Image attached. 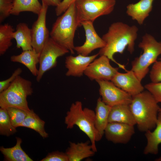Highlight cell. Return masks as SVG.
<instances>
[{"label":"cell","instance_id":"cell-23","mask_svg":"<svg viewBox=\"0 0 161 161\" xmlns=\"http://www.w3.org/2000/svg\"><path fill=\"white\" fill-rule=\"evenodd\" d=\"M17 142L13 147L5 148L1 146L0 151L3 154L5 160L8 161H32L33 160L22 149L21 139L16 137Z\"/></svg>","mask_w":161,"mask_h":161},{"label":"cell","instance_id":"cell-13","mask_svg":"<svg viewBox=\"0 0 161 161\" xmlns=\"http://www.w3.org/2000/svg\"><path fill=\"white\" fill-rule=\"evenodd\" d=\"M111 81L132 97L141 93L144 89L141 81L131 70L124 73L118 72Z\"/></svg>","mask_w":161,"mask_h":161},{"label":"cell","instance_id":"cell-18","mask_svg":"<svg viewBox=\"0 0 161 161\" xmlns=\"http://www.w3.org/2000/svg\"><path fill=\"white\" fill-rule=\"evenodd\" d=\"M109 123L118 122L132 126L136 124L129 105L120 104L111 107Z\"/></svg>","mask_w":161,"mask_h":161},{"label":"cell","instance_id":"cell-31","mask_svg":"<svg viewBox=\"0 0 161 161\" xmlns=\"http://www.w3.org/2000/svg\"><path fill=\"white\" fill-rule=\"evenodd\" d=\"M149 77L152 82H161V60L157 61L153 64L150 72Z\"/></svg>","mask_w":161,"mask_h":161},{"label":"cell","instance_id":"cell-12","mask_svg":"<svg viewBox=\"0 0 161 161\" xmlns=\"http://www.w3.org/2000/svg\"><path fill=\"white\" fill-rule=\"evenodd\" d=\"M84 28L86 40L80 46L75 47V51L78 54L85 56L88 55L94 50L104 47L106 43L102 38L97 33L93 25V22L86 21L82 22L81 26Z\"/></svg>","mask_w":161,"mask_h":161},{"label":"cell","instance_id":"cell-25","mask_svg":"<svg viewBox=\"0 0 161 161\" xmlns=\"http://www.w3.org/2000/svg\"><path fill=\"white\" fill-rule=\"evenodd\" d=\"M45 122L41 119L33 110H30L22 123L21 127L32 129L38 133L43 138L48 137V134L44 129Z\"/></svg>","mask_w":161,"mask_h":161},{"label":"cell","instance_id":"cell-24","mask_svg":"<svg viewBox=\"0 0 161 161\" xmlns=\"http://www.w3.org/2000/svg\"><path fill=\"white\" fill-rule=\"evenodd\" d=\"M38 0H13V5L10 14L18 16L23 12H32L38 15L42 8Z\"/></svg>","mask_w":161,"mask_h":161},{"label":"cell","instance_id":"cell-14","mask_svg":"<svg viewBox=\"0 0 161 161\" xmlns=\"http://www.w3.org/2000/svg\"><path fill=\"white\" fill-rule=\"evenodd\" d=\"M135 133L134 126L118 122L109 123L104 131L106 139L114 143L126 144Z\"/></svg>","mask_w":161,"mask_h":161},{"label":"cell","instance_id":"cell-4","mask_svg":"<svg viewBox=\"0 0 161 161\" xmlns=\"http://www.w3.org/2000/svg\"><path fill=\"white\" fill-rule=\"evenodd\" d=\"M79 27L74 3L56 20L50 32V37L73 54L75 53V33L77 28Z\"/></svg>","mask_w":161,"mask_h":161},{"label":"cell","instance_id":"cell-3","mask_svg":"<svg viewBox=\"0 0 161 161\" xmlns=\"http://www.w3.org/2000/svg\"><path fill=\"white\" fill-rule=\"evenodd\" d=\"M95 112L87 108H83L81 102L72 103L65 118L67 129L77 126L89 138L93 150L97 151L96 142L100 141L102 137L97 129L95 125Z\"/></svg>","mask_w":161,"mask_h":161},{"label":"cell","instance_id":"cell-33","mask_svg":"<svg viewBox=\"0 0 161 161\" xmlns=\"http://www.w3.org/2000/svg\"><path fill=\"white\" fill-rule=\"evenodd\" d=\"M22 72V69L20 68L16 69L13 73L11 76L8 78L0 82V92L7 89L12 82Z\"/></svg>","mask_w":161,"mask_h":161},{"label":"cell","instance_id":"cell-21","mask_svg":"<svg viewBox=\"0 0 161 161\" xmlns=\"http://www.w3.org/2000/svg\"><path fill=\"white\" fill-rule=\"evenodd\" d=\"M16 42V47L23 51L32 49L31 29L24 23H20L16 26V31L13 34Z\"/></svg>","mask_w":161,"mask_h":161},{"label":"cell","instance_id":"cell-36","mask_svg":"<svg viewBox=\"0 0 161 161\" xmlns=\"http://www.w3.org/2000/svg\"><path fill=\"white\" fill-rule=\"evenodd\" d=\"M155 160L157 161H161V157Z\"/></svg>","mask_w":161,"mask_h":161},{"label":"cell","instance_id":"cell-2","mask_svg":"<svg viewBox=\"0 0 161 161\" xmlns=\"http://www.w3.org/2000/svg\"><path fill=\"white\" fill-rule=\"evenodd\" d=\"M158 103L147 90L132 97L129 106L140 131L146 132L155 127L160 108Z\"/></svg>","mask_w":161,"mask_h":161},{"label":"cell","instance_id":"cell-9","mask_svg":"<svg viewBox=\"0 0 161 161\" xmlns=\"http://www.w3.org/2000/svg\"><path fill=\"white\" fill-rule=\"evenodd\" d=\"M99 86V92L103 102L112 107L120 104L129 105L132 97L115 85L111 81H96Z\"/></svg>","mask_w":161,"mask_h":161},{"label":"cell","instance_id":"cell-6","mask_svg":"<svg viewBox=\"0 0 161 161\" xmlns=\"http://www.w3.org/2000/svg\"><path fill=\"white\" fill-rule=\"evenodd\" d=\"M138 47L143 53L131 62V69L141 81L149 71V67L157 61L161 54V42H158L151 35L146 33L142 38Z\"/></svg>","mask_w":161,"mask_h":161},{"label":"cell","instance_id":"cell-38","mask_svg":"<svg viewBox=\"0 0 161 161\" xmlns=\"http://www.w3.org/2000/svg\"><path fill=\"white\" fill-rule=\"evenodd\" d=\"M159 60H161V58L159 59Z\"/></svg>","mask_w":161,"mask_h":161},{"label":"cell","instance_id":"cell-16","mask_svg":"<svg viewBox=\"0 0 161 161\" xmlns=\"http://www.w3.org/2000/svg\"><path fill=\"white\" fill-rule=\"evenodd\" d=\"M154 0H140L136 3L130 4L126 7V13L132 19L142 25L152 10Z\"/></svg>","mask_w":161,"mask_h":161},{"label":"cell","instance_id":"cell-30","mask_svg":"<svg viewBox=\"0 0 161 161\" xmlns=\"http://www.w3.org/2000/svg\"><path fill=\"white\" fill-rule=\"evenodd\" d=\"M144 87L151 94L158 103H161V82H151L145 85Z\"/></svg>","mask_w":161,"mask_h":161},{"label":"cell","instance_id":"cell-26","mask_svg":"<svg viewBox=\"0 0 161 161\" xmlns=\"http://www.w3.org/2000/svg\"><path fill=\"white\" fill-rule=\"evenodd\" d=\"M15 31L8 24L0 25V55H4L12 45L13 34Z\"/></svg>","mask_w":161,"mask_h":161},{"label":"cell","instance_id":"cell-37","mask_svg":"<svg viewBox=\"0 0 161 161\" xmlns=\"http://www.w3.org/2000/svg\"><path fill=\"white\" fill-rule=\"evenodd\" d=\"M159 112H161V107H160V108L159 110Z\"/></svg>","mask_w":161,"mask_h":161},{"label":"cell","instance_id":"cell-27","mask_svg":"<svg viewBox=\"0 0 161 161\" xmlns=\"http://www.w3.org/2000/svg\"><path fill=\"white\" fill-rule=\"evenodd\" d=\"M16 128L12 124L7 109L0 108V134L9 136L16 132Z\"/></svg>","mask_w":161,"mask_h":161},{"label":"cell","instance_id":"cell-32","mask_svg":"<svg viewBox=\"0 0 161 161\" xmlns=\"http://www.w3.org/2000/svg\"><path fill=\"white\" fill-rule=\"evenodd\" d=\"M41 161H68V159L65 153L55 151L49 153Z\"/></svg>","mask_w":161,"mask_h":161},{"label":"cell","instance_id":"cell-1","mask_svg":"<svg viewBox=\"0 0 161 161\" xmlns=\"http://www.w3.org/2000/svg\"><path fill=\"white\" fill-rule=\"evenodd\" d=\"M138 30L137 27L134 25L130 26L121 22L112 23L107 32L102 37L106 45L100 49L98 52L99 55L106 56L126 71L125 66L117 62L113 56L116 53H123L126 47L131 54L133 53Z\"/></svg>","mask_w":161,"mask_h":161},{"label":"cell","instance_id":"cell-17","mask_svg":"<svg viewBox=\"0 0 161 161\" xmlns=\"http://www.w3.org/2000/svg\"><path fill=\"white\" fill-rule=\"evenodd\" d=\"M90 141L77 143L69 142V146L65 152L68 161H80L93 156L95 152L91 145L89 144Z\"/></svg>","mask_w":161,"mask_h":161},{"label":"cell","instance_id":"cell-7","mask_svg":"<svg viewBox=\"0 0 161 161\" xmlns=\"http://www.w3.org/2000/svg\"><path fill=\"white\" fill-rule=\"evenodd\" d=\"M115 0H77L75 2L80 27L83 22H93L98 17L113 11Z\"/></svg>","mask_w":161,"mask_h":161},{"label":"cell","instance_id":"cell-22","mask_svg":"<svg viewBox=\"0 0 161 161\" xmlns=\"http://www.w3.org/2000/svg\"><path fill=\"white\" fill-rule=\"evenodd\" d=\"M111 107L105 103L99 97L95 108V127L102 137L109 123L108 119Z\"/></svg>","mask_w":161,"mask_h":161},{"label":"cell","instance_id":"cell-5","mask_svg":"<svg viewBox=\"0 0 161 161\" xmlns=\"http://www.w3.org/2000/svg\"><path fill=\"white\" fill-rule=\"evenodd\" d=\"M32 86L30 81L18 76L7 89L0 92V107H15L30 111L27 98L33 92Z\"/></svg>","mask_w":161,"mask_h":161},{"label":"cell","instance_id":"cell-28","mask_svg":"<svg viewBox=\"0 0 161 161\" xmlns=\"http://www.w3.org/2000/svg\"><path fill=\"white\" fill-rule=\"evenodd\" d=\"M6 109L9 115L12 125L16 128L21 126L29 112L15 107H10Z\"/></svg>","mask_w":161,"mask_h":161},{"label":"cell","instance_id":"cell-15","mask_svg":"<svg viewBox=\"0 0 161 161\" xmlns=\"http://www.w3.org/2000/svg\"><path fill=\"white\" fill-rule=\"evenodd\" d=\"M99 55L98 53L89 56L81 54L75 56H67L65 60V67L67 69L66 76L77 77L82 76L88 66Z\"/></svg>","mask_w":161,"mask_h":161},{"label":"cell","instance_id":"cell-19","mask_svg":"<svg viewBox=\"0 0 161 161\" xmlns=\"http://www.w3.org/2000/svg\"><path fill=\"white\" fill-rule=\"evenodd\" d=\"M40 54L33 49L23 51L20 54L10 57L11 61L21 64L26 66L34 76H37L38 69L37 65L39 63Z\"/></svg>","mask_w":161,"mask_h":161},{"label":"cell","instance_id":"cell-11","mask_svg":"<svg viewBox=\"0 0 161 161\" xmlns=\"http://www.w3.org/2000/svg\"><path fill=\"white\" fill-rule=\"evenodd\" d=\"M42 8L37 19L33 24L31 30L32 49L40 54L45 44L50 37V32L46 24L48 6L42 2Z\"/></svg>","mask_w":161,"mask_h":161},{"label":"cell","instance_id":"cell-20","mask_svg":"<svg viewBox=\"0 0 161 161\" xmlns=\"http://www.w3.org/2000/svg\"><path fill=\"white\" fill-rule=\"evenodd\" d=\"M156 128L153 131L148 130L145 132L147 143L144 150L145 154H156L158 153V147L161 143V112L158 113Z\"/></svg>","mask_w":161,"mask_h":161},{"label":"cell","instance_id":"cell-29","mask_svg":"<svg viewBox=\"0 0 161 161\" xmlns=\"http://www.w3.org/2000/svg\"><path fill=\"white\" fill-rule=\"evenodd\" d=\"M13 0H0V22L2 23L10 15Z\"/></svg>","mask_w":161,"mask_h":161},{"label":"cell","instance_id":"cell-8","mask_svg":"<svg viewBox=\"0 0 161 161\" xmlns=\"http://www.w3.org/2000/svg\"><path fill=\"white\" fill-rule=\"evenodd\" d=\"M69 52L68 50L59 45L50 37L40 54L39 66L36 81L40 82L45 72L56 66L58 58Z\"/></svg>","mask_w":161,"mask_h":161},{"label":"cell","instance_id":"cell-35","mask_svg":"<svg viewBox=\"0 0 161 161\" xmlns=\"http://www.w3.org/2000/svg\"><path fill=\"white\" fill-rule=\"evenodd\" d=\"M43 2L49 6H57L61 1V0H41Z\"/></svg>","mask_w":161,"mask_h":161},{"label":"cell","instance_id":"cell-10","mask_svg":"<svg viewBox=\"0 0 161 161\" xmlns=\"http://www.w3.org/2000/svg\"><path fill=\"white\" fill-rule=\"evenodd\" d=\"M110 60L106 56H100L89 65L84 74L91 80L111 81L118 72V68L112 66Z\"/></svg>","mask_w":161,"mask_h":161},{"label":"cell","instance_id":"cell-34","mask_svg":"<svg viewBox=\"0 0 161 161\" xmlns=\"http://www.w3.org/2000/svg\"><path fill=\"white\" fill-rule=\"evenodd\" d=\"M77 0H63L55 9L57 16H59L64 13L72 4L75 3Z\"/></svg>","mask_w":161,"mask_h":161}]
</instances>
